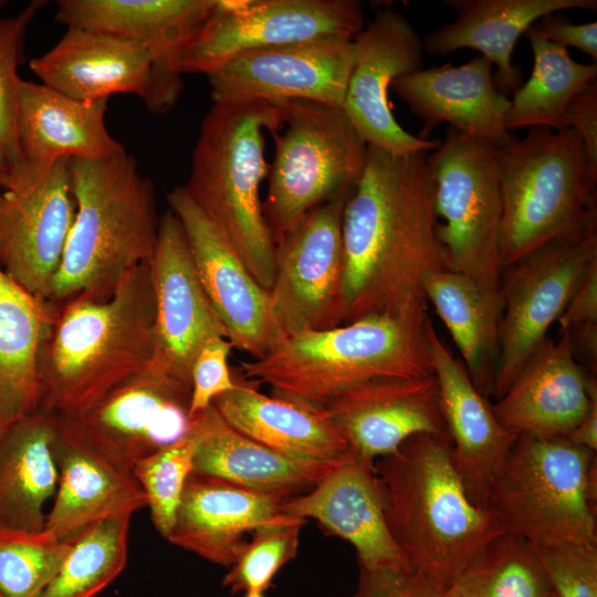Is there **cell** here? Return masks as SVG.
Wrapping results in <instances>:
<instances>
[{"instance_id": "cell-52", "label": "cell", "mask_w": 597, "mask_h": 597, "mask_svg": "<svg viewBox=\"0 0 597 597\" xmlns=\"http://www.w3.org/2000/svg\"><path fill=\"white\" fill-rule=\"evenodd\" d=\"M1 181H2V175H1V171H0V190H1V187H2Z\"/></svg>"}, {"instance_id": "cell-6", "label": "cell", "mask_w": 597, "mask_h": 597, "mask_svg": "<svg viewBox=\"0 0 597 597\" xmlns=\"http://www.w3.org/2000/svg\"><path fill=\"white\" fill-rule=\"evenodd\" d=\"M281 126L279 103L213 104L201 123L184 185L266 291L275 274V243L260 198L270 167L264 132Z\"/></svg>"}, {"instance_id": "cell-2", "label": "cell", "mask_w": 597, "mask_h": 597, "mask_svg": "<svg viewBox=\"0 0 597 597\" xmlns=\"http://www.w3.org/2000/svg\"><path fill=\"white\" fill-rule=\"evenodd\" d=\"M150 263L123 276L107 300L55 311L39 363V411L67 418L91 408L156 356Z\"/></svg>"}, {"instance_id": "cell-23", "label": "cell", "mask_w": 597, "mask_h": 597, "mask_svg": "<svg viewBox=\"0 0 597 597\" xmlns=\"http://www.w3.org/2000/svg\"><path fill=\"white\" fill-rule=\"evenodd\" d=\"M597 402L596 379L577 360L567 333L545 337L492 405L516 436L565 437Z\"/></svg>"}, {"instance_id": "cell-31", "label": "cell", "mask_w": 597, "mask_h": 597, "mask_svg": "<svg viewBox=\"0 0 597 597\" xmlns=\"http://www.w3.org/2000/svg\"><path fill=\"white\" fill-rule=\"evenodd\" d=\"M234 377L235 387L212 402L234 430L303 461L335 465L346 454V441L323 409L264 395L255 381Z\"/></svg>"}, {"instance_id": "cell-5", "label": "cell", "mask_w": 597, "mask_h": 597, "mask_svg": "<svg viewBox=\"0 0 597 597\" xmlns=\"http://www.w3.org/2000/svg\"><path fill=\"white\" fill-rule=\"evenodd\" d=\"M427 307L366 316L286 337L260 359L242 362L241 376L270 386L273 396L322 408L367 381L433 374Z\"/></svg>"}, {"instance_id": "cell-34", "label": "cell", "mask_w": 597, "mask_h": 597, "mask_svg": "<svg viewBox=\"0 0 597 597\" xmlns=\"http://www.w3.org/2000/svg\"><path fill=\"white\" fill-rule=\"evenodd\" d=\"M54 431V417L41 411L0 431V531L44 528L59 480Z\"/></svg>"}, {"instance_id": "cell-45", "label": "cell", "mask_w": 597, "mask_h": 597, "mask_svg": "<svg viewBox=\"0 0 597 597\" xmlns=\"http://www.w3.org/2000/svg\"><path fill=\"white\" fill-rule=\"evenodd\" d=\"M352 597H455L452 591L412 569H359Z\"/></svg>"}, {"instance_id": "cell-33", "label": "cell", "mask_w": 597, "mask_h": 597, "mask_svg": "<svg viewBox=\"0 0 597 597\" xmlns=\"http://www.w3.org/2000/svg\"><path fill=\"white\" fill-rule=\"evenodd\" d=\"M55 311L0 268V431L39 412V363Z\"/></svg>"}, {"instance_id": "cell-51", "label": "cell", "mask_w": 597, "mask_h": 597, "mask_svg": "<svg viewBox=\"0 0 597 597\" xmlns=\"http://www.w3.org/2000/svg\"><path fill=\"white\" fill-rule=\"evenodd\" d=\"M7 1L0 0V10L3 9L7 6Z\"/></svg>"}, {"instance_id": "cell-39", "label": "cell", "mask_w": 597, "mask_h": 597, "mask_svg": "<svg viewBox=\"0 0 597 597\" xmlns=\"http://www.w3.org/2000/svg\"><path fill=\"white\" fill-rule=\"evenodd\" d=\"M74 538L40 531H0V597H36L66 559Z\"/></svg>"}, {"instance_id": "cell-17", "label": "cell", "mask_w": 597, "mask_h": 597, "mask_svg": "<svg viewBox=\"0 0 597 597\" xmlns=\"http://www.w3.org/2000/svg\"><path fill=\"white\" fill-rule=\"evenodd\" d=\"M179 219L203 290L233 347L260 359L286 336L272 310L270 292L250 273L231 242L184 186L167 193Z\"/></svg>"}, {"instance_id": "cell-14", "label": "cell", "mask_w": 597, "mask_h": 597, "mask_svg": "<svg viewBox=\"0 0 597 597\" xmlns=\"http://www.w3.org/2000/svg\"><path fill=\"white\" fill-rule=\"evenodd\" d=\"M353 190L312 209L275 243L269 292L286 337L343 325V216Z\"/></svg>"}, {"instance_id": "cell-7", "label": "cell", "mask_w": 597, "mask_h": 597, "mask_svg": "<svg viewBox=\"0 0 597 597\" xmlns=\"http://www.w3.org/2000/svg\"><path fill=\"white\" fill-rule=\"evenodd\" d=\"M505 269L547 242L597 227V167L577 133L535 126L496 148Z\"/></svg>"}, {"instance_id": "cell-37", "label": "cell", "mask_w": 597, "mask_h": 597, "mask_svg": "<svg viewBox=\"0 0 597 597\" xmlns=\"http://www.w3.org/2000/svg\"><path fill=\"white\" fill-rule=\"evenodd\" d=\"M133 514L107 516L76 537L63 565L36 597H95L123 572Z\"/></svg>"}, {"instance_id": "cell-3", "label": "cell", "mask_w": 597, "mask_h": 597, "mask_svg": "<svg viewBox=\"0 0 597 597\" xmlns=\"http://www.w3.org/2000/svg\"><path fill=\"white\" fill-rule=\"evenodd\" d=\"M389 532L409 567L450 587L504 531L470 499L446 438L417 434L375 461Z\"/></svg>"}, {"instance_id": "cell-25", "label": "cell", "mask_w": 597, "mask_h": 597, "mask_svg": "<svg viewBox=\"0 0 597 597\" xmlns=\"http://www.w3.org/2000/svg\"><path fill=\"white\" fill-rule=\"evenodd\" d=\"M107 101L74 100L20 78L17 126L22 166L2 182L38 180L61 158L103 159L125 151L107 130Z\"/></svg>"}, {"instance_id": "cell-13", "label": "cell", "mask_w": 597, "mask_h": 597, "mask_svg": "<svg viewBox=\"0 0 597 597\" xmlns=\"http://www.w3.org/2000/svg\"><path fill=\"white\" fill-rule=\"evenodd\" d=\"M597 261V227L554 240L503 269V314L492 391L509 388L525 360L547 337L588 268Z\"/></svg>"}, {"instance_id": "cell-36", "label": "cell", "mask_w": 597, "mask_h": 597, "mask_svg": "<svg viewBox=\"0 0 597 597\" xmlns=\"http://www.w3.org/2000/svg\"><path fill=\"white\" fill-rule=\"evenodd\" d=\"M534 54L530 78L510 100L505 126H543L561 130L562 115L570 100L597 78V63L583 64L572 59L568 49L545 40L532 24L524 33Z\"/></svg>"}, {"instance_id": "cell-53", "label": "cell", "mask_w": 597, "mask_h": 597, "mask_svg": "<svg viewBox=\"0 0 597 597\" xmlns=\"http://www.w3.org/2000/svg\"><path fill=\"white\" fill-rule=\"evenodd\" d=\"M549 597H556L554 594H552Z\"/></svg>"}, {"instance_id": "cell-9", "label": "cell", "mask_w": 597, "mask_h": 597, "mask_svg": "<svg viewBox=\"0 0 597 597\" xmlns=\"http://www.w3.org/2000/svg\"><path fill=\"white\" fill-rule=\"evenodd\" d=\"M279 104L282 126L271 132L274 159L262 201L274 243L312 209L356 187L368 148L341 108L305 100Z\"/></svg>"}, {"instance_id": "cell-15", "label": "cell", "mask_w": 597, "mask_h": 597, "mask_svg": "<svg viewBox=\"0 0 597 597\" xmlns=\"http://www.w3.org/2000/svg\"><path fill=\"white\" fill-rule=\"evenodd\" d=\"M353 39L331 36L244 52L208 73L213 104L305 100L343 109Z\"/></svg>"}, {"instance_id": "cell-49", "label": "cell", "mask_w": 597, "mask_h": 597, "mask_svg": "<svg viewBox=\"0 0 597 597\" xmlns=\"http://www.w3.org/2000/svg\"><path fill=\"white\" fill-rule=\"evenodd\" d=\"M570 443L597 451V402L590 408L588 413L563 437Z\"/></svg>"}, {"instance_id": "cell-4", "label": "cell", "mask_w": 597, "mask_h": 597, "mask_svg": "<svg viewBox=\"0 0 597 597\" xmlns=\"http://www.w3.org/2000/svg\"><path fill=\"white\" fill-rule=\"evenodd\" d=\"M75 218L45 303L104 301L133 268L150 263L160 218L153 181L126 150L103 159H70Z\"/></svg>"}, {"instance_id": "cell-18", "label": "cell", "mask_w": 597, "mask_h": 597, "mask_svg": "<svg viewBox=\"0 0 597 597\" xmlns=\"http://www.w3.org/2000/svg\"><path fill=\"white\" fill-rule=\"evenodd\" d=\"M70 159L38 180H9L0 190V268L45 302L75 218Z\"/></svg>"}, {"instance_id": "cell-28", "label": "cell", "mask_w": 597, "mask_h": 597, "mask_svg": "<svg viewBox=\"0 0 597 597\" xmlns=\"http://www.w3.org/2000/svg\"><path fill=\"white\" fill-rule=\"evenodd\" d=\"M284 501L191 472L167 541L213 564L230 567L247 541L245 533L282 514Z\"/></svg>"}, {"instance_id": "cell-24", "label": "cell", "mask_w": 597, "mask_h": 597, "mask_svg": "<svg viewBox=\"0 0 597 597\" xmlns=\"http://www.w3.org/2000/svg\"><path fill=\"white\" fill-rule=\"evenodd\" d=\"M427 343L453 463L472 502L486 507L491 483L517 436L496 419L492 404L441 341L430 318Z\"/></svg>"}, {"instance_id": "cell-40", "label": "cell", "mask_w": 597, "mask_h": 597, "mask_svg": "<svg viewBox=\"0 0 597 597\" xmlns=\"http://www.w3.org/2000/svg\"><path fill=\"white\" fill-rule=\"evenodd\" d=\"M305 522L282 513L256 527L229 567L222 586L232 594L265 593L280 569L296 557Z\"/></svg>"}, {"instance_id": "cell-8", "label": "cell", "mask_w": 597, "mask_h": 597, "mask_svg": "<svg viewBox=\"0 0 597 597\" xmlns=\"http://www.w3.org/2000/svg\"><path fill=\"white\" fill-rule=\"evenodd\" d=\"M596 452L563 437L517 436L486 507L505 533L535 545L597 544Z\"/></svg>"}, {"instance_id": "cell-35", "label": "cell", "mask_w": 597, "mask_h": 597, "mask_svg": "<svg viewBox=\"0 0 597 597\" xmlns=\"http://www.w3.org/2000/svg\"><path fill=\"white\" fill-rule=\"evenodd\" d=\"M422 289L452 336L473 383L488 397L499 357L501 291L450 269L429 272Z\"/></svg>"}, {"instance_id": "cell-42", "label": "cell", "mask_w": 597, "mask_h": 597, "mask_svg": "<svg viewBox=\"0 0 597 597\" xmlns=\"http://www.w3.org/2000/svg\"><path fill=\"white\" fill-rule=\"evenodd\" d=\"M195 443L187 434L138 461L132 473L143 489L151 522L167 540L175 524L184 489L192 472Z\"/></svg>"}, {"instance_id": "cell-10", "label": "cell", "mask_w": 597, "mask_h": 597, "mask_svg": "<svg viewBox=\"0 0 597 597\" xmlns=\"http://www.w3.org/2000/svg\"><path fill=\"white\" fill-rule=\"evenodd\" d=\"M428 160L436 214L444 221L437 234L448 268L500 290L503 206L496 147L449 127Z\"/></svg>"}, {"instance_id": "cell-12", "label": "cell", "mask_w": 597, "mask_h": 597, "mask_svg": "<svg viewBox=\"0 0 597 597\" xmlns=\"http://www.w3.org/2000/svg\"><path fill=\"white\" fill-rule=\"evenodd\" d=\"M191 387L154 360L80 415L56 425L114 468L132 473L142 459L188 434Z\"/></svg>"}, {"instance_id": "cell-50", "label": "cell", "mask_w": 597, "mask_h": 597, "mask_svg": "<svg viewBox=\"0 0 597 597\" xmlns=\"http://www.w3.org/2000/svg\"><path fill=\"white\" fill-rule=\"evenodd\" d=\"M241 597H265L264 593H248L243 594Z\"/></svg>"}, {"instance_id": "cell-16", "label": "cell", "mask_w": 597, "mask_h": 597, "mask_svg": "<svg viewBox=\"0 0 597 597\" xmlns=\"http://www.w3.org/2000/svg\"><path fill=\"white\" fill-rule=\"evenodd\" d=\"M353 43L343 111L360 138L394 155L434 150L441 140L408 133L389 103L392 82L422 69V38L410 21L391 8L380 9Z\"/></svg>"}, {"instance_id": "cell-32", "label": "cell", "mask_w": 597, "mask_h": 597, "mask_svg": "<svg viewBox=\"0 0 597 597\" xmlns=\"http://www.w3.org/2000/svg\"><path fill=\"white\" fill-rule=\"evenodd\" d=\"M53 454L59 480L45 528L70 541L107 516L147 506L133 473L123 472L63 431L55 422Z\"/></svg>"}, {"instance_id": "cell-46", "label": "cell", "mask_w": 597, "mask_h": 597, "mask_svg": "<svg viewBox=\"0 0 597 597\" xmlns=\"http://www.w3.org/2000/svg\"><path fill=\"white\" fill-rule=\"evenodd\" d=\"M562 128L573 129L583 140L588 158L597 167V81L587 84L567 104Z\"/></svg>"}, {"instance_id": "cell-48", "label": "cell", "mask_w": 597, "mask_h": 597, "mask_svg": "<svg viewBox=\"0 0 597 597\" xmlns=\"http://www.w3.org/2000/svg\"><path fill=\"white\" fill-rule=\"evenodd\" d=\"M557 323L559 334L597 325V261L584 274Z\"/></svg>"}, {"instance_id": "cell-21", "label": "cell", "mask_w": 597, "mask_h": 597, "mask_svg": "<svg viewBox=\"0 0 597 597\" xmlns=\"http://www.w3.org/2000/svg\"><path fill=\"white\" fill-rule=\"evenodd\" d=\"M281 513L315 520L349 542L359 569H411L387 526L375 462L349 449L310 491L284 501Z\"/></svg>"}, {"instance_id": "cell-27", "label": "cell", "mask_w": 597, "mask_h": 597, "mask_svg": "<svg viewBox=\"0 0 597 597\" xmlns=\"http://www.w3.org/2000/svg\"><path fill=\"white\" fill-rule=\"evenodd\" d=\"M41 83L78 101L132 93L145 102L154 76L151 55L140 45L112 34L67 27L46 53L30 61Z\"/></svg>"}, {"instance_id": "cell-26", "label": "cell", "mask_w": 597, "mask_h": 597, "mask_svg": "<svg viewBox=\"0 0 597 597\" xmlns=\"http://www.w3.org/2000/svg\"><path fill=\"white\" fill-rule=\"evenodd\" d=\"M493 64L483 55L454 66L420 69L395 80L391 90L423 122L419 137L428 139L441 123L496 148L517 139L505 126L510 100L493 82Z\"/></svg>"}, {"instance_id": "cell-47", "label": "cell", "mask_w": 597, "mask_h": 597, "mask_svg": "<svg viewBox=\"0 0 597 597\" xmlns=\"http://www.w3.org/2000/svg\"><path fill=\"white\" fill-rule=\"evenodd\" d=\"M537 32L547 41L574 46L597 60V22L576 24L563 12L542 17L533 23Z\"/></svg>"}, {"instance_id": "cell-20", "label": "cell", "mask_w": 597, "mask_h": 597, "mask_svg": "<svg viewBox=\"0 0 597 597\" xmlns=\"http://www.w3.org/2000/svg\"><path fill=\"white\" fill-rule=\"evenodd\" d=\"M156 302L155 359L191 386V366L212 336L229 339L200 282L184 228L174 212L161 216L150 261Z\"/></svg>"}, {"instance_id": "cell-11", "label": "cell", "mask_w": 597, "mask_h": 597, "mask_svg": "<svg viewBox=\"0 0 597 597\" xmlns=\"http://www.w3.org/2000/svg\"><path fill=\"white\" fill-rule=\"evenodd\" d=\"M364 28L357 0H216V4L171 61L177 75H207L249 51L341 36Z\"/></svg>"}, {"instance_id": "cell-19", "label": "cell", "mask_w": 597, "mask_h": 597, "mask_svg": "<svg viewBox=\"0 0 597 597\" xmlns=\"http://www.w3.org/2000/svg\"><path fill=\"white\" fill-rule=\"evenodd\" d=\"M216 0H60L57 22L132 41L154 61L150 93L144 102L153 113H165L182 88L171 61L212 11Z\"/></svg>"}, {"instance_id": "cell-41", "label": "cell", "mask_w": 597, "mask_h": 597, "mask_svg": "<svg viewBox=\"0 0 597 597\" xmlns=\"http://www.w3.org/2000/svg\"><path fill=\"white\" fill-rule=\"evenodd\" d=\"M46 1L33 0L14 15L0 18V171L2 180L19 172L18 67L27 30ZM2 184V181H1Z\"/></svg>"}, {"instance_id": "cell-38", "label": "cell", "mask_w": 597, "mask_h": 597, "mask_svg": "<svg viewBox=\"0 0 597 597\" xmlns=\"http://www.w3.org/2000/svg\"><path fill=\"white\" fill-rule=\"evenodd\" d=\"M455 597H549L553 591L534 544L501 533L449 587Z\"/></svg>"}, {"instance_id": "cell-29", "label": "cell", "mask_w": 597, "mask_h": 597, "mask_svg": "<svg viewBox=\"0 0 597 597\" xmlns=\"http://www.w3.org/2000/svg\"><path fill=\"white\" fill-rule=\"evenodd\" d=\"M457 12L453 22L442 24L422 38L423 51L444 55L473 49L496 66L493 82L503 95L523 84L522 69L512 61L519 38L544 15L569 9L596 11V0H443Z\"/></svg>"}, {"instance_id": "cell-1", "label": "cell", "mask_w": 597, "mask_h": 597, "mask_svg": "<svg viewBox=\"0 0 597 597\" xmlns=\"http://www.w3.org/2000/svg\"><path fill=\"white\" fill-rule=\"evenodd\" d=\"M428 153L367 148L343 216V324L427 307L423 277L449 269L437 234Z\"/></svg>"}, {"instance_id": "cell-44", "label": "cell", "mask_w": 597, "mask_h": 597, "mask_svg": "<svg viewBox=\"0 0 597 597\" xmlns=\"http://www.w3.org/2000/svg\"><path fill=\"white\" fill-rule=\"evenodd\" d=\"M233 348L222 336L206 341L191 366L190 418L209 408L213 400L235 387V377L228 365Z\"/></svg>"}, {"instance_id": "cell-22", "label": "cell", "mask_w": 597, "mask_h": 597, "mask_svg": "<svg viewBox=\"0 0 597 597\" xmlns=\"http://www.w3.org/2000/svg\"><path fill=\"white\" fill-rule=\"evenodd\" d=\"M321 409L348 449L371 462L417 434L449 440L433 374L359 384L337 394Z\"/></svg>"}, {"instance_id": "cell-43", "label": "cell", "mask_w": 597, "mask_h": 597, "mask_svg": "<svg viewBox=\"0 0 597 597\" xmlns=\"http://www.w3.org/2000/svg\"><path fill=\"white\" fill-rule=\"evenodd\" d=\"M534 547L556 597H597V544L558 542Z\"/></svg>"}, {"instance_id": "cell-30", "label": "cell", "mask_w": 597, "mask_h": 597, "mask_svg": "<svg viewBox=\"0 0 597 597\" xmlns=\"http://www.w3.org/2000/svg\"><path fill=\"white\" fill-rule=\"evenodd\" d=\"M192 472L285 500L310 491L334 467L276 452L230 427L213 405L191 417Z\"/></svg>"}]
</instances>
